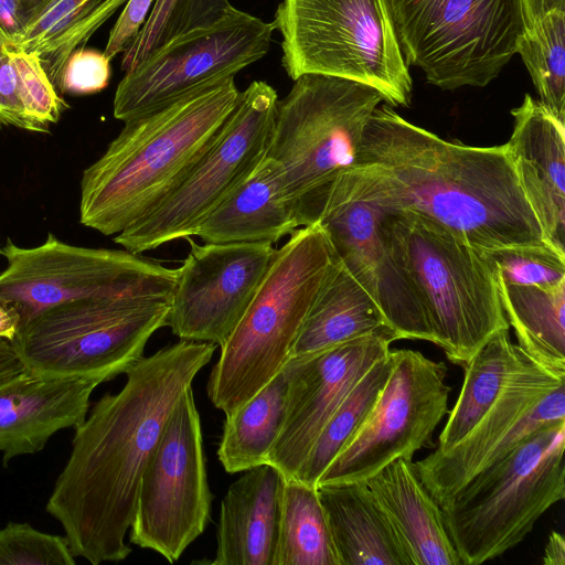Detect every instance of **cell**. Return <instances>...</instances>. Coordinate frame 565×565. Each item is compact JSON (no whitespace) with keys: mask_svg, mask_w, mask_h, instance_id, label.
Returning a JSON list of instances; mask_svg holds the SVG:
<instances>
[{"mask_svg":"<svg viewBox=\"0 0 565 565\" xmlns=\"http://www.w3.org/2000/svg\"><path fill=\"white\" fill-rule=\"evenodd\" d=\"M216 345L181 340L142 356L122 388L105 394L74 429L70 457L46 502L75 557L93 565L131 553L142 472L184 391L211 361Z\"/></svg>","mask_w":565,"mask_h":565,"instance_id":"6da1fadb","label":"cell"},{"mask_svg":"<svg viewBox=\"0 0 565 565\" xmlns=\"http://www.w3.org/2000/svg\"><path fill=\"white\" fill-rule=\"evenodd\" d=\"M330 196L416 213L481 252L547 243L505 143L444 140L385 103L372 114L355 164Z\"/></svg>","mask_w":565,"mask_h":565,"instance_id":"7a4b0ae2","label":"cell"},{"mask_svg":"<svg viewBox=\"0 0 565 565\" xmlns=\"http://www.w3.org/2000/svg\"><path fill=\"white\" fill-rule=\"evenodd\" d=\"M239 97L230 77L125 121L83 172L81 223L111 236L149 214L186 178Z\"/></svg>","mask_w":565,"mask_h":565,"instance_id":"3957f363","label":"cell"},{"mask_svg":"<svg viewBox=\"0 0 565 565\" xmlns=\"http://www.w3.org/2000/svg\"><path fill=\"white\" fill-rule=\"evenodd\" d=\"M338 263L319 223L295 230L232 334L220 347L206 392L230 415L281 372L321 287Z\"/></svg>","mask_w":565,"mask_h":565,"instance_id":"277c9868","label":"cell"},{"mask_svg":"<svg viewBox=\"0 0 565 565\" xmlns=\"http://www.w3.org/2000/svg\"><path fill=\"white\" fill-rule=\"evenodd\" d=\"M278 99L266 156L282 172L300 227L318 222L338 179L356 162L364 129L384 103L367 85L307 74Z\"/></svg>","mask_w":565,"mask_h":565,"instance_id":"5b68a950","label":"cell"},{"mask_svg":"<svg viewBox=\"0 0 565 565\" xmlns=\"http://www.w3.org/2000/svg\"><path fill=\"white\" fill-rule=\"evenodd\" d=\"M380 211L416 287L433 343L462 366L489 339L510 327L490 264L481 250L427 217Z\"/></svg>","mask_w":565,"mask_h":565,"instance_id":"8992f818","label":"cell"},{"mask_svg":"<svg viewBox=\"0 0 565 565\" xmlns=\"http://www.w3.org/2000/svg\"><path fill=\"white\" fill-rule=\"evenodd\" d=\"M565 422L543 427L478 472L441 505L461 565H478L516 546L565 498Z\"/></svg>","mask_w":565,"mask_h":565,"instance_id":"52a82bcc","label":"cell"},{"mask_svg":"<svg viewBox=\"0 0 565 565\" xmlns=\"http://www.w3.org/2000/svg\"><path fill=\"white\" fill-rule=\"evenodd\" d=\"M281 64L295 81L315 74L376 89L392 107H408L413 81L386 0H281L273 21Z\"/></svg>","mask_w":565,"mask_h":565,"instance_id":"ba28073f","label":"cell"},{"mask_svg":"<svg viewBox=\"0 0 565 565\" xmlns=\"http://www.w3.org/2000/svg\"><path fill=\"white\" fill-rule=\"evenodd\" d=\"M408 66L444 90L490 84L516 54L522 0H386Z\"/></svg>","mask_w":565,"mask_h":565,"instance_id":"9c48e42d","label":"cell"},{"mask_svg":"<svg viewBox=\"0 0 565 565\" xmlns=\"http://www.w3.org/2000/svg\"><path fill=\"white\" fill-rule=\"evenodd\" d=\"M0 303L19 317V330L38 313L84 298L127 297L170 305L178 268L126 249L71 245L49 233L35 247L10 238L2 246Z\"/></svg>","mask_w":565,"mask_h":565,"instance_id":"30bf717a","label":"cell"},{"mask_svg":"<svg viewBox=\"0 0 565 565\" xmlns=\"http://www.w3.org/2000/svg\"><path fill=\"white\" fill-rule=\"evenodd\" d=\"M168 310L127 297L67 301L29 320L13 343L30 371L107 382L143 356L150 337L166 327Z\"/></svg>","mask_w":565,"mask_h":565,"instance_id":"8fae6325","label":"cell"},{"mask_svg":"<svg viewBox=\"0 0 565 565\" xmlns=\"http://www.w3.org/2000/svg\"><path fill=\"white\" fill-rule=\"evenodd\" d=\"M278 99L267 82H252L182 183L114 241L126 250L141 254L192 237L203 218L266 157Z\"/></svg>","mask_w":565,"mask_h":565,"instance_id":"7c38bea8","label":"cell"},{"mask_svg":"<svg viewBox=\"0 0 565 565\" xmlns=\"http://www.w3.org/2000/svg\"><path fill=\"white\" fill-rule=\"evenodd\" d=\"M211 503L191 386L173 407L142 472L129 541L174 563L205 530Z\"/></svg>","mask_w":565,"mask_h":565,"instance_id":"4fadbf2b","label":"cell"},{"mask_svg":"<svg viewBox=\"0 0 565 565\" xmlns=\"http://www.w3.org/2000/svg\"><path fill=\"white\" fill-rule=\"evenodd\" d=\"M275 25L235 7L217 22L191 30L154 50L117 86L114 117L122 122L159 109L263 58Z\"/></svg>","mask_w":565,"mask_h":565,"instance_id":"5bb4252c","label":"cell"},{"mask_svg":"<svg viewBox=\"0 0 565 565\" xmlns=\"http://www.w3.org/2000/svg\"><path fill=\"white\" fill-rule=\"evenodd\" d=\"M391 370L366 419L318 483L363 481L398 458L433 445L448 412V367L419 351L390 350ZM317 483V484H318Z\"/></svg>","mask_w":565,"mask_h":565,"instance_id":"9a60e30c","label":"cell"},{"mask_svg":"<svg viewBox=\"0 0 565 565\" xmlns=\"http://www.w3.org/2000/svg\"><path fill=\"white\" fill-rule=\"evenodd\" d=\"M565 422V373L539 365L527 355L477 425L455 446L414 463L441 507L478 472L508 455L536 430Z\"/></svg>","mask_w":565,"mask_h":565,"instance_id":"2e32d148","label":"cell"},{"mask_svg":"<svg viewBox=\"0 0 565 565\" xmlns=\"http://www.w3.org/2000/svg\"><path fill=\"white\" fill-rule=\"evenodd\" d=\"M178 267L166 327L181 340L222 347L238 324L276 248L269 243H204Z\"/></svg>","mask_w":565,"mask_h":565,"instance_id":"e0dca14e","label":"cell"},{"mask_svg":"<svg viewBox=\"0 0 565 565\" xmlns=\"http://www.w3.org/2000/svg\"><path fill=\"white\" fill-rule=\"evenodd\" d=\"M395 340L392 332L374 333L287 360L285 422L267 463L285 478L295 477L335 408Z\"/></svg>","mask_w":565,"mask_h":565,"instance_id":"ac0fdd59","label":"cell"},{"mask_svg":"<svg viewBox=\"0 0 565 565\" xmlns=\"http://www.w3.org/2000/svg\"><path fill=\"white\" fill-rule=\"evenodd\" d=\"M317 223L340 263L373 298L397 340L433 342L418 292L383 226L380 209L330 196Z\"/></svg>","mask_w":565,"mask_h":565,"instance_id":"d6986e66","label":"cell"},{"mask_svg":"<svg viewBox=\"0 0 565 565\" xmlns=\"http://www.w3.org/2000/svg\"><path fill=\"white\" fill-rule=\"evenodd\" d=\"M104 383L92 376L33 371L0 384V451L3 462L41 451L58 430L86 417L93 391Z\"/></svg>","mask_w":565,"mask_h":565,"instance_id":"ffe728a7","label":"cell"},{"mask_svg":"<svg viewBox=\"0 0 565 565\" xmlns=\"http://www.w3.org/2000/svg\"><path fill=\"white\" fill-rule=\"evenodd\" d=\"M511 115L509 158L546 242L565 254V120L529 94Z\"/></svg>","mask_w":565,"mask_h":565,"instance_id":"44dd1931","label":"cell"},{"mask_svg":"<svg viewBox=\"0 0 565 565\" xmlns=\"http://www.w3.org/2000/svg\"><path fill=\"white\" fill-rule=\"evenodd\" d=\"M244 473L221 502L213 565H273L285 476L263 463Z\"/></svg>","mask_w":565,"mask_h":565,"instance_id":"7402d4cb","label":"cell"},{"mask_svg":"<svg viewBox=\"0 0 565 565\" xmlns=\"http://www.w3.org/2000/svg\"><path fill=\"white\" fill-rule=\"evenodd\" d=\"M279 164L265 157L256 169L211 211L193 236L204 243L275 244L299 228Z\"/></svg>","mask_w":565,"mask_h":565,"instance_id":"603a6c76","label":"cell"},{"mask_svg":"<svg viewBox=\"0 0 565 565\" xmlns=\"http://www.w3.org/2000/svg\"><path fill=\"white\" fill-rule=\"evenodd\" d=\"M364 481L413 565H461L441 508L420 481L412 460L398 458Z\"/></svg>","mask_w":565,"mask_h":565,"instance_id":"cb8c5ba5","label":"cell"},{"mask_svg":"<svg viewBox=\"0 0 565 565\" xmlns=\"http://www.w3.org/2000/svg\"><path fill=\"white\" fill-rule=\"evenodd\" d=\"M340 565H413L366 482L316 486Z\"/></svg>","mask_w":565,"mask_h":565,"instance_id":"d4e9b609","label":"cell"},{"mask_svg":"<svg viewBox=\"0 0 565 565\" xmlns=\"http://www.w3.org/2000/svg\"><path fill=\"white\" fill-rule=\"evenodd\" d=\"M382 332L394 333L373 298L338 258L303 321L288 360Z\"/></svg>","mask_w":565,"mask_h":565,"instance_id":"484cf974","label":"cell"},{"mask_svg":"<svg viewBox=\"0 0 565 565\" xmlns=\"http://www.w3.org/2000/svg\"><path fill=\"white\" fill-rule=\"evenodd\" d=\"M497 282L516 345L546 370L565 373V284L542 288Z\"/></svg>","mask_w":565,"mask_h":565,"instance_id":"4316f807","label":"cell"},{"mask_svg":"<svg viewBox=\"0 0 565 565\" xmlns=\"http://www.w3.org/2000/svg\"><path fill=\"white\" fill-rule=\"evenodd\" d=\"M525 356L511 342L509 330H502L462 365L465 373L461 391L438 437L435 451L451 448L477 425Z\"/></svg>","mask_w":565,"mask_h":565,"instance_id":"83f0119b","label":"cell"},{"mask_svg":"<svg viewBox=\"0 0 565 565\" xmlns=\"http://www.w3.org/2000/svg\"><path fill=\"white\" fill-rule=\"evenodd\" d=\"M288 382L281 370L263 388L225 415L217 457L228 473L267 463L285 422Z\"/></svg>","mask_w":565,"mask_h":565,"instance_id":"f1b7e54d","label":"cell"},{"mask_svg":"<svg viewBox=\"0 0 565 565\" xmlns=\"http://www.w3.org/2000/svg\"><path fill=\"white\" fill-rule=\"evenodd\" d=\"M522 15L516 53L539 100L565 120V0H522Z\"/></svg>","mask_w":565,"mask_h":565,"instance_id":"f546056e","label":"cell"},{"mask_svg":"<svg viewBox=\"0 0 565 565\" xmlns=\"http://www.w3.org/2000/svg\"><path fill=\"white\" fill-rule=\"evenodd\" d=\"M273 565H340L316 487L285 478Z\"/></svg>","mask_w":565,"mask_h":565,"instance_id":"4dcf8cb0","label":"cell"},{"mask_svg":"<svg viewBox=\"0 0 565 565\" xmlns=\"http://www.w3.org/2000/svg\"><path fill=\"white\" fill-rule=\"evenodd\" d=\"M391 370L390 352L376 361L350 390L315 440L294 478L316 487L321 475L366 419Z\"/></svg>","mask_w":565,"mask_h":565,"instance_id":"1f68e13d","label":"cell"},{"mask_svg":"<svg viewBox=\"0 0 565 565\" xmlns=\"http://www.w3.org/2000/svg\"><path fill=\"white\" fill-rule=\"evenodd\" d=\"M233 8L228 0H154L141 30L122 52L121 70L129 72L167 42L217 22Z\"/></svg>","mask_w":565,"mask_h":565,"instance_id":"d6a6232c","label":"cell"},{"mask_svg":"<svg viewBox=\"0 0 565 565\" xmlns=\"http://www.w3.org/2000/svg\"><path fill=\"white\" fill-rule=\"evenodd\" d=\"M497 279L515 286L554 288L565 284V254L548 243L483 250Z\"/></svg>","mask_w":565,"mask_h":565,"instance_id":"836d02e7","label":"cell"},{"mask_svg":"<svg viewBox=\"0 0 565 565\" xmlns=\"http://www.w3.org/2000/svg\"><path fill=\"white\" fill-rule=\"evenodd\" d=\"M66 536L49 534L23 522L0 529V565H74Z\"/></svg>","mask_w":565,"mask_h":565,"instance_id":"e575fe53","label":"cell"},{"mask_svg":"<svg viewBox=\"0 0 565 565\" xmlns=\"http://www.w3.org/2000/svg\"><path fill=\"white\" fill-rule=\"evenodd\" d=\"M4 49L14 66L26 110L41 131L49 132L51 125L56 124L67 108V104L57 94L39 55L12 46Z\"/></svg>","mask_w":565,"mask_h":565,"instance_id":"d590c367","label":"cell"},{"mask_svg":"<svg viewBox=\"0 0 565 565\" xmlns=\"http://www.w3.org/2000/svg\"><path fill=\"white\" fill-rule=\"evenodd\" d=\"M126 1L97 0L70 26L40 50L36 55L55 87L66 60L76 50V46L85 43Z\"/></svg>","mask_w":565,"mask_h":565,"instance_id":"8d00e7d4","label":"cell"},{"mask_svg":"<svg viewBox=\"0 0 565 565\" xmlns=\"http://www.w3.org/2000/svg\"><path fill=\"white\" fill-rule=\"evenodd\" d=\"M110 60L104 52L76 49L66 60L56 86L62 93L95 94L109 83Z\"/></svg>","mask_w":565,"mask_h":565,"instance_id":"74e56055","label":"cell"},{"mask_svg":"<svg viewBox=\"0 0 565 565\" xmlns=\"http://www.w3.org/2000/svg\"><path fill=\"white\" fill-rule=\"evenodd\" d=\"M97 0H52L29 22L15 46L38 54L53 38L70 26Z\"/></svg>","mask_w":565,"mask_h":565,"instance_id":"f35d334b","label":"cell"},{"mask_svg":"<svg viewBox=\"0 0 565 565\" xmlns=\"http://www.w3.org/2000/svg\"><path fill=\"white\" fill-rule=\"evenodd\" d=\"M4 126L42 132L26 110L14 66L7 52L0 64V128Z\"/></svg>","mask_w":565,"mask_h":565,"instance_id":"ab89813d","label":"cell"},{"mask_svg":"<svg viewBox=\"0 0 565 565\" xmlns=\"http://www.w3.org/2000/svg\"><path fill=\"white\" fill-rule=\"evenodd\" d=\"M154 0H127L117 21L110 30L105 55L111 61L122 53L135 40L145 24Z\"/></svg>","mask_w":565,"mask_h":565,"instance_id":"60d3db41","label":"cell"},{"mask_svg":"<svg viewBox=\"0 0 565 565\" xmlns=\"http://www.w3.org/2000/svg\"><path fill=\"white\" fill-rule=\"evenodd\" d=\"M31 19L22 0H0V45L15 47Z\"/></svg>","mask_w":565,"mask_h":565,"instance_id":"b9f144b4","label":"cell"},{"mask_svg":"<svg viewBox=\"0 0 565 565\" xmlns=\"http://www.w3.org/2000/svg\"><path fill=\"white\" fill-rule=\"evenodd\" d=\"M29 371L13 341L0 337V384Z\"/></svg>","mask_w":565,"mask_h":565,"instance_id":"7bdbcfd3","label":"cell"},{"mask_svg":"<svg viewBox=\"0 0 565 565\" xmlns=\"http://www.w3.org/2000/svg\"><path fill=\"white\" fill-rule=\"evenodd\" d=\"M542 562L544 565L565 564V540L559 532H551L544 548Z\"/></svg>","mask_w":565,"mask_h":565,"instance_id":"ee69618b","label":"cell"},{"mask_svg":"<svg viewBox=\"0 0 565 565\" xmlns=\"http://www.w3.org/2000/svg\"><path fill=\"white\" fill-rule=\"evenodd\" d=\"M19 331V317L12 310L0 303V337L13 341Z\"/></svg>","mask_w":565,"mask_h":565,"instance_id":"f6af8a7d","label":"cell"},{"mask_svg":"<svg viewBox=\"0 0 565 565\" xmlns=\"http://www.w3.org/2000/svg\"><path fill=\"white\" fill-rule=\"evenodd\" d=\"M32 18L38 14L52 0H22ZM32 20V19H31Z\"/></svg>","mask_w":565,"mask_h":565,"instance_id":"bcb514c9","label":"cell"},{"mask_svg":"<svg viewBox=\"0 0 565 565\" xmlns=\"http://www.w3.org/2000/svg\"><path fill=\"white\" fill-rule=\"evenodd\" d=\"M4 56H6L4 46L0 45V64H1L2 60L4 58Z\"/></svg>","mask_w":565,"mask_h":565,"instance_id":"7dc6e473","label":"cell"},{"mask_svg":"<svg viewBox=\"0 0 565 565\" xmlns=\"http://www.w3.org/2000/svg\"><path fill=\"white\" fill-rule=\"evenodd\" d=\"M0 255H2V246H0Z\"/></svg>","mask_w":565,"mask_h":565,"instance_id":"c3c4849f","label":"cell"}]
</instances>
